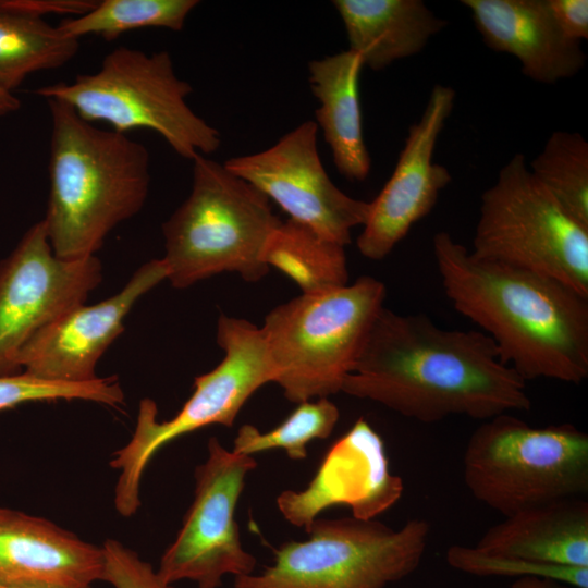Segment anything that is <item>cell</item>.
Wrapping results in <instances>:
<instances>
[{
  "label": "cell",
  "instance_id": "34",
  "mask_svg": "<svg viewBox=\"0 0 588 588\" xmlns=\"http://www.w3.org/2000/svg\"><path fill=\"white\" fill-rule=\"evenodd\" d=\"M0 588H19V587H12V586H8V585H2L0 584ZM91 588V587H90Z\"/></svg>",
  "mask_w": 588,
  "mask_h": 588
},
{
  "label": "cell",
  "instance_id": "20",
  "mask_svg": "<svg viewBox=\"0 0 588 588\" xmlns=\"http://www.w3.org/2000/svg\"><path fill=\"white\" fill-rule=\"evenodd\" d=\"M350 50L380 71L421 52L446 21L422 0H334Z\"/></svg>",
  "mask_w": 588,
  "mask_h": 588
},
{
  "label": "cell",
  "instance_id": "8",
  "mask_svg": "<svg viewBox=\"0 0 588 588\" xmlns=\"http://www.w3.org/2000/svg\"><path fill=\"white\" fill-rule=\"evenodd\" d=\"M306 532L274 549L259 574L234 577V588H387L418 568L430 526L415 518L394 529L352 516L316 518Z\"/></svg>",
  "mask_w": 588,
  "mask_h": 588
},
{
  "label": "cell",
  "instance_id": "27",
  "mask_svg": "<svg viewBox=\"0 0 588 588\" xmlns=\"http://www.w3.org/2000/svg\"><path fill=\"white\" fill-rule=\"evenodd\" d=\"M85 400L118 407L124 393L115 377L85 383L46 381L25 372L0 376V412L28 402Z\"/></svg>",
  "mask_w": 588,
  "mask_h": 588
},
{
  "label": "cell",
  "instance_id": "28",
  "mask_svg": "<svg viewBox=\"0 0 588 588\" xmlns=\"http://www.w3.org/2000/svg\"><path fill=\"white\" fill-rule=\"evenodd\" d=\"M446 562L453 568L475 576L543 577L588 588V567H572L536 563L516 558L489 554L476 547L454 544L446 551Z\"/></svg>",
  "mask_w": 588,
  "mask_h": 588
},
{
  "label": "cell",
  "instance_id": "22",
  "mask_svg": "<svg viewBox=\"0 0 588 588\" xmlns=\"http://www.w3.org/2000/svg\"><path fill=\"white\" fill-rule=\"evenodd\" d=\"M78 49L79 39L45 19L0 4V90L13 93L29 74L65 65Z\"/></svg>",
  "mask_w": 588,
  "mask_h": 588
},
{
  "label": "cell",
  "instance_id": "30",
  "mask_svg": "<svg viewBox=\"0 0 588 588\" xmlns=\"http://www.w3.org/2000/svg\"><path fill=\"white\" fill-rule=\"evenodd\" d=\"M551 15L569 40L581 42L588 39L587 0H547Z\"/></svg>",
  "mask_w": 588,
  "mask_h": 588
},
{
  "label": "cell",
  "instance_id": "9",
  "mask_svg": "<svg viewBox=\"0 0 588 588\" xmlns=\"http://www.w3.org/2000/svg\"><path fill=\"white\" fill-rule=\"evenodd\" d=\"M217 343L224 357L195 378L194 391L170 420H157V405L143 399L131 440L113 453L110 466L120 475L114 504L124 512L140 505L139 485L151 457L169 442L210 425L231 427L246 401L277 372L261 328L246 319L221 315Z\"/></svg>",
  "mask_w": 588,
  "mask_h": 588
},
{
  "label": "cell",
  "instance_id": "14",
  "mask_svg": "<svg viewBox=\"0 0 588 588\" xmlns=\"http://www.w3.org/2000/svg\"><path fill=\"white\" fill-rule=\"evenodd\" d=\"M455 98L452 87L436 84L420 119L408 128L392 175L369 203V213L356 242L364 257L385 258L411 228L430 213L440 193L451 183L450 171L433 161V154Z\"/></svg>",
  "mask_w": 588,
  "mask_h": 588
},
{
  "label": "cell",
  "instance_id": "15",
  "mask_svg": "<svg viewBox=\"0 0 588 588\" xmlns=\"http://www.w3.org/2000/svg\"><path fill=\"white\" fill-rule=\"evenodd\" d=\"M162 258L142 265L123 289L94 305H78L36 332L20 351V372L62 383H85L98 378L96 365L123 332V321L136 302L166 280Z\"/></svg>",
  "mask_w": 588,
  "mask_h": 588
},
{
  "label": "cell",
  "instance_id": "31",
  "mask_svg": "<svg viewBox=\"0 0 588 588\" xmlns=\"http://www.w3.org/2000/svg\"><path fill=\"white\" fill-rule=\"evenodd\" d=\"M98 1L93 0H0V4L36 17L47 14L84 15L95 8Z\"/></svg>",
  "mask_w": 588,
  "mask_h": 588
},
{
  "label": "cell",
  "instance_id": "4",
  "mask_svg": "<svg viewBox=\"0 0 588 588\" xmlns=\"http://www.w3.org/2000/svg\"><path fill=\"white\" fill-rule=\"evenodd\" d=\"M188 197L162 224L171 285L186 289L222 272L258 282L268 242L281 223L256 187L203 155L193 160Z\"/></svg>",
  "mask_w": 588,
  "mask_h": 588
},
{
  "label": "cell",
  "instance_id": "33",
  "mask_svg": "<svg viewBox=\"0 0 588 588\" xmlns=\"http://www.w3.org/2000/svg\"><path fill=\"white\" fill-rule=\"evenodd\" d=\"M21 101L13 93L0 90V117L16 111Z\"/></svg>",
  "mask_w": 588,
  "mask_h": 588
},
{
  "label": "cell",
  "instance_id": "10",
  "mask_svg": "<svg viewBox=\"0 0 588 588\" xmlns=\"http://www.w3.org/2000/svg\"><path fill=\"white\" fill-rule=\"evenodd\" d=\"M470 253L552 277L588 297V229L534 177L520 152L482 193Z\"/></svg>",
  "mask_w": 588,
  "mask_h": 588
},
{
  "label": "cell",
  "instance_id": "24",
  "mask_svg": "<svg viewBox=\"0 0 588 588\" xmlns=\"http://www.w3.org/2000/svg\"><path fill=\"white\" fill-rule=\"evenodd\" d=\"M198 4L197 0H102L84 15L65 19L57 26L68 37L96 35L107 41L145 27L180 32Z\"/></svg>",
  "mask_w": 588,
  "mask_h": 588
},
{
  "label": "cell",
  "instance_id": "19",
  "mask_svg": "<svg viewBox=\"0 0 588 588\" xmlns=\"http://www.w3.org/2000/svg\"><path fill=\"white\" fill-rule=\"evenodd\" d=\"M475 547L536 563L588 567V502L561 499L505 516Z\"/></svg>",
  "mask_w": 588,
  "mask_h": 588
},
{
  "label": "cell",
  "instance_id": "13",
  "mask_svg": "<svg viewBox=\"0 0 588 588\" xmlns=\"http://www.w3.org/2000/svg\"><path fill=\"white\" fill-rule=\"evenodd\" d=\"M316 122L305 121L260 152L233 157L224 167L274 201L289 219L346 246L364 225L369 201L343 193L329 177L317 150Z\"/></svg>",
  "mask_w": 588,
  "mask_h": 588
},
{
  "label": "cell",
  "instance_id": "2",
  "mask_svg": "<svg viewBox=\"0 0 588 588\" xmlns=\"http://www.w3.org/2000/svg\"><path fill=\"white\" fill-rule=\"evenodd\" d=\"M432 250L446 297L525 381L588 377V297L552 277L474 256L446 231ZM482 331V332H483Z\"/></svg>",
  "mask_w": 588,
  "mask_h": 588
},
{
  "label": "cell",
  "instance_id": "6",
  "mask_svg": "<svg viewBox=\"0 0 588 588\" xmlns=\"http://www.w3.org/2000/svg\"><path fill=\"white\" fill-rule=\"evenodd\" d=\"M192 91L191 84L176 75L169 52L147 53L119 46L103 58L98 71L34 93L61 100L84 120L105 122L119 133L151 130L192 161L212 154L221 144L218 130L187 105Z\"/></svg>",
  "mask_w": 588,
  "mask_h": 588
},
{
  "label": "cell",
  "instance_id": "11",
  "mask_svg": "<svg viewBox=\"0 0 588 588\" xmlns=\"http://www.w3.org/2000/svg\"><path fill=\"white\" fill-rule=\"evenodd\" d=\"M207 448V460L195 469L194 501L156 569L170 585L191 580L197 588H219L224 576L248 575L256 567L242 546L235 509L257 462L226 450L215 437Z\"/></svg>",
  "mask_w": 588,
  "mask_h": 588
},
{
  "label": "cell",
  "instance_id": "16",
  "mask_svg": "<svg viewBox=\"0 0 588 588\" xmlns=\"http://www.w3.org/2000/svg\"><path fill=\"white\" fill-rule=\"evenodd\" d=\"M402 490V479L389 471L381 437L359 418L328 450L309 485L302 491H283L277 506L289 523L306 531L320 512L334 505H347L354 517L372 519Z\"/></svg>",
  "mask_w": 588,
  "mask_h": 588
},
{
  "label": "cell",
  "instance_id": "32",
  "mask_svg": "<svg viewBox=\"0 0 588 588\" xmlns=\"http://www.w3.org/2000/svg\"><path fill=\"white\" fill-rule=\"evenodd\" d=\"M511 588H578L551 578L527 576L515 580Z\"/></svg>",
  "mask_w": 588,
  "mask_h": 588
},
{
  "label": "cell",
  "instance_id": "29",
  "mask_svg": "<svg viewBox=\"0 0 588 588\" xmlns=\"http://www.w3.org/2000/svg\"><path fill=\"white\" fill-rule=\"evenodd\" d=\"M102 549L103 580L113 588H174L164 583L149 563L118 540H106Z\"/></svg>",
  "mask_w": 588,
  "mask_h": 588
},
{
  "label": "cell",
  "instance_id": "26",
  "mask_svg": "<svg viewBox=\"0 0 588 588\" xmlns=\"http://www.w3.org/2000/svg\"><path fill=\"white\" fill-rule=\"evenodd\" d=\"M339 418L338 406L328 397L305 401L268 432H260L253 425H243L232 451L253 456L267 450L283 449L291 460L302 461L307 456V444L314 439L328 438Z\"/></svg>",
  "mask_w": 588,
  "mask_h": 588
},
{
  "label": "cell",
  "instance_id": "3",
  "mask_svg": "<svg viewBox=\"0 0 588 588\" xmlns=\"http://www.w3.org/2000/svg\"><path fill=\"white\" fill-rule=\"evenodd\" d=\"M46 101L51 117L49 196L42 219L48 240L61 259L95 256L107 235L144 207L149 154L142 143L95 126L65 102Z\"/></svg>",
  "mask_w": 588,
  "mask_h": 588
},
{
  "label": "cell",
  "instance_id": "1",
  "mask_svg": "<svg viewBox=\"0 0 588 588\" xmlns=\"http://www.w3.org/2000/svg\"><path fill=\"white\" fill-rule=\"evenodd\" d=\"M525 382L485 332L383 307L341 391L421 422L451 415L488 420L530 409Z\"/></svg>",
  "mask_w": 588,
  "mask_h": 588
},
{
  "label": "cell",
  "instance_id": "17",
  "mask_svg": "<svg viewBox=\"0 0 588 588\" xmlns=\"http://www.w3.org/2000/svg\"><path fill=\"white\" fill-rule=\"evenodd\" d=\"M103 575L102 547L44 518L0 507V584L90 588Z\"/></svg>",
  "mask_w": 588,
  "mask_h": 588
},
{
  "label": "cell",
  "instance_id": "7",
  "mask_svg": "<svg viewBox=\"0 0 588 588\" xmlns=\"http://www.w3.org/2000/svg\"><path fill=\"white\" fill-rule=\"evenodd\" d=\"M473 497L510 516L588 493V434L572 424L532 427L509 413L481 424L463 458Z\"/></svg>",
  "mask_w": 588,
  "mask_h": 588
},
{
  "label": "cell",
  "instance_id": "23",
  "mask_svg": "<svg viewBox=\"0 0 588 588\" xmlns=\"http://www.w3.org/2000/svg\"><path fill=\"white\" fill-rule=\"evenodd\" d=\"M267 266L293 280L302 294H314L348 283L344 246L330 242L291 219L281 221L265 253Z\"/></svg>",
  "mask_w": 588,
  "mask_h": 588
},
{
  "label": "cell",
  "instance_id": "21",
  "mask_svg": "<svg viewBox=\"0 0 588 588\" xmlns=\"http://www.w3.org/2000/svg\"><path fill=\"white\" fill-rule=\"evenodd\" d=\"M360 57L345 50L308 64V79L319 107L317 126L323 132L338 171L350 181H364L371 160L366 147L359 99Z\"/></svg>",
  "mask_w": 588,
  "mask_h": 588
},
{
  "label": "cell",
  "instance_id": "5",
  "mask_svg": "<svg viewBox=\"0 0 588 588\" xmlns=\"http://www.w3.org/2000/svg\"><path fill=\"white\" fill-rule=\"evenodd\" d=\"M385 295L383 282L363 275L352 284L301 294L267 314L261 330L274 382L289 401L298 404L342 390Z\"/></svg>",
  "mask_w": 588,
  "mask_h": 588
},
{
  "label": "cell",
  "instance_id": "18",
  "mask_svg": "<svg viewBox=\"0 0 588 588\" xmlns=\"http://www.w3.org/2000/svg\"><path fill=\"white\" fill-rule=\"evenodd\" d=\"M486 46L515 57L539 84L574 77L586 64L580 42L556 26L547 0H462Z\"/></svg>",
  "mask_w": 588,
  "mask_h": 588
},
{
  "label": "cell",
  "instance_id": "12",
  "mask_svg": "<svg viewBox=\"0 0 588 588\" xmlns=\"http://www.w3.org/2000/svg\"><path fill=\"white\" fill-rule=\"evenodd\" d=\"M102 279L96 256L57 257L42 220L0 261V376L19 373L15 359L40 329L85 303Z\"/></svg>",
  "mask_w": 588,
  "mask_h": 588
},
{
  "label": "cell",
  "instance_id": "25",
  "mask_svg": "<svg viewBox=\"0 0 588 588\" xmlns=\"http://www.w3.org/2000/svg\"><path fill=\"white\" fill-rule=\"evenodd\" d=\"M528 168L558 204L575 221L588 229L586 138L577 132H553Z\"/></svg>",
  "mask_w": 588,
  "mask_h": 588
}]
</instances>
